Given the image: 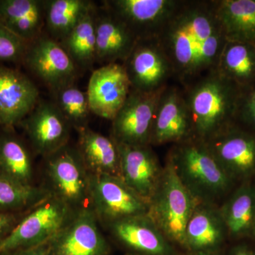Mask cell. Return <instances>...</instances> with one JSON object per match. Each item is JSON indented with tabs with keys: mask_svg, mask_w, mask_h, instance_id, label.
I'll return each mask as SVG.
<instances>
[{
	"mask_svg": "<svg viewBox=\"0 0 255 255\" xmlns=\"http://www.w3.org/2000/svg\"><path fill=\"white\" fill-rule=\"evenodd\" d=\"M156 39L183 87L216 70L227 41L216 0H183Z\"/></svg>",
	"mask_w": 255,
	"mask_h": 255,
	"instance_id": "6da1fadb",
	"label": "cell"
},
{
	"mask_svg": "<svg viewBox=\"0 0 255 255\" xmlns=\"http://www.w3.org/2000/svg\"><path fill=\"white\" fill-rule=\"evenodd\" d=\"M241 92L216 70L183 87L193 137L206 141L235 123Z\"/></svg>",
	"mask_w": 255,
	"mask_h": 255,
	"instance_id": "7a4b0ae2",
	"label": "cell"
},
{
	"mask_svg": "<svg viewBox=\"0 0 255 255\" xmlns=\"http://www.w3.org/2000/svg\"><path fill=\"white\" fill-rule=\"evenodd\" d=\"M168 158L181 182L197 202L216 200L229 187L231 178L201 139L192 137L176 143Z\"/></svg>",
	"mask_w": 255,
	"mask_h": 255,
	"instance_id": "3957f363",
	"label": "cell"
},
{
	"mask_svg": "<svg viewBox=\"0 0 255 255\" xmlns=\"http://www.w3.org/2000/svg\"><path fill=\"white\" fill-rule=\"evenodd\" d=\"M197 201L181 182L170 159L149 201L148 215L167 240L185 247L186 228Z\"/></svg>",
	"mask_w": 255,
	"mask_h": 255,
	"instance_id": "277c9868",
	"label": "cell"
},
{
	"mask_svg": "<svg viewBox=\"0 0 255 255\" xmlns=\"http://www.w3.org/2000/svg\"><path fill=\"white\" fill-rule=\"evenodd\" d=\"M75 213L51 194L33 206L0 242V255L48 243L65 227Z\"/></svg>",
	"mask_w": 255,
	"mask_h": 255,
	"instance_id": "5b68a950",
	"label": "cell"
},
{
	"mask_svg": "<svg viewBox=\"0 0 255 255\" xmlns=\"http://www.w3.org/2000/svg\"><path fill=\"white\" fill-rule=\"evenodd\" d=\"M50 194L74 211L90 207L89 173L78 149L68 145L46 157Z\"/></svg>",
	"mask_w": 255,
	"mask_h": 255,
	"instance_id": "8992f818",
	"label": "cell"
},
{
	"mask_svg": "<svg viewBox=\"0 0 255 255\" xmlns=\"http://www.w3.org/2000/svg\"><path fill=\"white\" fill-rule=\"evenodd\" d=\"M90 207L97 219L110 225L126 218L147 215L149 202L121 177L90 174Z\"/></svg>",
	"mask_w": 255,
	"mask_h": 255,
	"instance_id": "52a82bcc",
	"label": "cell"
},
{
	"mask_svg": "<svg viewBox=\"0 0 255 255\" xmlns=\"http://www.w3.org/2000/svg\"><path fill=\"white\" fill-rule=\"evenodd\" d=\"M166 87L149 93L130 90L112 121V137L116 142L130 145H150L156 108Z\"/></svg>",
	"mask_w": 255,
	"mask_h": 255,
	"instance_id": "ba28073f",
	"label": "cell"
},
{
	"mask_svg": "<svg viewBox=\"0 0 255 255\" xmlns=\"http://www.w3.org/2000/svg\"><path fill=\"white\" fill-rule=\"evenodd\" d=\"M183 0H109L105 7L130 28L139 39L157 38Z\"/></svg>",
	"mask_w": 255,
	"mask_h": 255,
	"instance_id": "9c48e42d",
	"label": "cell"
},
{
	"mask_svg": "<svg viewBox=\"0 0 255 255\" xmlns=\"http://www.w3.org/2000/svg\"><path fill=\"white\" fill-rule=\"evenodd\" d=\"M123 65L131 90L155 92L169 85L173 68L156 38L139 39Z\"/></svg>",
	"mask_w": 255,
	"mask_h": 255,
	"instance_id": "30bf717a",
	"label": "cell"
},
{
	"mask_svg": "<svg viewBox=\"0 0 255 255\" xmlns=\"http://www.w3.org/2000/svg\"><path fill=\"white\" fill-rule=\"evenodd\" d=\"M204 142L230 178L246 177L255 170V134L238 124H231Z\"/></svg>",
	"mask_w": 255,
	"mask_h": 255,
	"instance_id": "8fae6325",
	"label": "cell"
},
{
	"mask_svg": "<svg viewBox=\"0 0 255 255\" xmlns=\"http://www.w3.org/2000/svg\"><path fill=\"white\" fill-rule=\"evenodd\" d=\"M23 60L53 92L75 81L76 64L61 43L53 38L41 36L28 43Z\"/></svg>",
	"mask_w": 255,
	"mask_h": 255,
	"instance_id": "7c38bea8",
	"label": "cell"
},
{
	"mask_svg": "<svg viewBox=\"0 0 255 255\" xmlns=\"http://www.w3.org/2000/svg\"><path fill=\"white\" fill-rule=\"evenodd\" d=\"M90 207L79 210L50 243L49 255H108L110 246Z\"/></svg>",
	"mask_w": 255,
	"mask_h": 255,
	"instance_id": "4fadbf2b",
	"label": "cell"
},
{
	"mask_svg": "<svg viewBox=\"0 0 255 255\" xmlns=\"http://www.w3.org/2000/svg\"><path fill=\"white\" fill-rule=\"evenodd\" d=\"M131 90L123 64L103 65L92 73L87 97L92 113L112 121Z\"/></svg>",
	"mask_w": 255,
	"mask_h": 255,
	"instance_id": "5bb4252c",
	"label": "cell"
},
{
	"mask_svg": "<svg viewBox=\"0 0 255 255\" xmlns=\"http://www.w3.org/2000/svg\"><path fill=\"white\" fill-rule=\"evenodd\" d=\"M192 137V126L183 90L169 85L157 103L150 145L176 144Z\"/></svg>",
	"mask_w": 255,
	"mask_h": 255,
	"instance_id": "9a60e30c",
	"label": "cell"
},
{
	"mask_svg": "<svg viewBox=\"0 0 255 255\" xmlns=\"http://www.w3.org/2000/svg\"><path fill=\"white\" fill-rule=\"evenodd\" d=\"M21 124L34 150L45 157L68 145L70 125L55 103L38 102Z\"/></svg>",
	"mask_w": 255,
	"mask_h": 255,
	"instance_id": "2e32d148",
	"label": "cell"
},
{
	"mask_svg": "<svg viewBox=\"0 0 255 255\" xmlns=\"http://www.w3.org/2000/svg\"><path fill=\"white\" fill-rule=\"evenodd\" d=\"M39 102V92L24 74L0 67V126L21 124Z\"/></svg>",
	"mask_w": 255,
	"mask_h": 255,
	"instance_id": "e0dca14e",
	"label": "cell"
},
{
	"mask_svg": "<svg viewBox=\"0 0 255 255\" xmlns=\"http://www.w3.org/2000/svg\"><path fill=\"white\" fill-rule=\"evenodd\" d=\"M117 144L120 157L121 178L132 191L149 202L162 171L155 154L150 145Z\"/></svg>",
	"mask_w": 255,
	"mask_h": 255,
	"instance_id": "ac0fdd59",
	"label": "cell"
},
{
	"mask_svg": "<svg viewBox=\"0 0 255 255\" xmlns=\"http://www.w3.org/2000/svg\"><path fill=\"white\" fill-rule=\"evenodd\" d=\"M96 60L105 65L124 63L139 38L127 25L104 6L96 13Z\"/></svg>",
	"mask_w": 255,
	"mask_h": 255,
	"instance_id": "d6986e66",
	"label": "cell"
},
{
	"mask_svg": "<svg viewBox=\"0 0 255 255\" xmlns=\"http://www.w3.org/2000/svg\"><path fill=\"white\" fill-rule=\"evenodd\" d=\"M128 248L147 255H171L172 248L148 215L132 216L109 225Z\"/></svg>",
	"mask_w": 255,
	"mask_h": 255,
	"instance_id": "ffe728a7",
	"label": "cell"
},
{
	"mask_svg": "<svg viewBox=\"0 0 255 255\" xmlns=\"http://www.w3.org/2000/svg\"><path fill=\"white\" fill-rule=\"evenodd\" d=\"M46 1L0 0V22L27 43L41 36L46 24Z\"/></svg>",
	"mask_w": 255,
	"mask_h": 255,
	"instance_id": "44dd1931",
	"label": "cell"
},
{
	"mask_svg": "<svg viewBox=\"0 0 255 255\" xmlns=\"http://www.w3.org/2000/svg\"><path fill=\"white\" fill-rule=\"evenodd\" d=\"M78 150L89 173L121 177L120 157L117 142L88 127L78 129Z\"/></svg>",
	"mask_w": 255,
	"mask_h": 255,
	"instance_id": "7402d4cb",
	"label": "cell"
},
{
	"mask_svg": "<svg viewBox=\"0 0 255 255\" xmlns=\"http://www.w3.org/2000/svg\"><path fill=\"white\" fill-rule=\"evenodd\" d=\"M226 228L221 213L206 204H196L186 228V248L210 253L222 243Z\"/></svg>",
	"mask_w": 255,
	"mask_h": 255,
	"instance_id": "603a6c76",
	"label": "cell"
},
{
	"mask_svg": "<svg viewBox=\"0 0 255 255\" xmlns=\"http://www.w3.org/2000/svg\"><path fill=\"white\" fill-rule=\"evenodd\" d=\"M216 11L227 41L255 45V0H216Z\"/></svg>",
	"mask_w": 255,
	"mask_h": 255,
	"instance_id": "cb8c5ba5",
	"label": "cell"
},
{
	"mask_svg": "<svg viewBox=\"0 0 255 255\" xmlns=\"http://www.w3.org/2000/svg\"><path fill=\"white\" fill-rule=\"evenodd\" d=\"M216 70L242 90L255 85V45L226 41Z\"/></svg>",
	"mask_w": 255,
	"mask_h": 255,
	"instance_id": "d4e9b609",
	"label": "cell"
},
{
	"mask_svg": "<svg viewBox=\"0 0 255 255\" xmlns=\"http://www.w3.org/2000/svg\"><path fill=\"white\" fill-rule=\"evenodd\" d=\"M33 165L29 152L18 137L0 133V175L24 185H32Z\"/></svg>",
	"mask_w": 255,
	"mask_h": 255,
	"instance_id": "484cf974",
	"label": "cell"
},
{
	"mask_svg": "<svg viewBox=\"0 0 255 255\" xmlns=\"http://www.w3.org/2000/svg\"><path fill=\"white\" fill-rule=\"evenodd\" d=\"M45 21L53 39L63 41L85 15L95 8L87 0H47Z\"/></svg>",
	"mask_w": 255,
	"mask_h": 255,
	"instance_id": "4316f807",
	"label": "cell"
},
{
	"mask_svg": "<svg viewBox=\"0 0 255 255\" xmlns=\"http://www.w3.org/2000/svg\"><path fill=\"white\" fill-rule=\"evenodd\" d=\"M96 9L81 18L62 41V46L76 64L89 66L96 60Z\"/></svg>",
	"mask_w": 255,
	"mask_h": 255,
	"instance_id": "83f0119b",
	"label": "cell"
},
{
	"mask_svg": "<svg viewBox=\"0 0 255 255\" xmlns=\"http://www.w3.org/2000/svg\"><path fill=\"white\" fill-rule=\"evenodd\" d=\"M221 214L233 236L251 232L255 226V191L251 188H241L223 206Z\"/></svg>",
	"mask_w": 255,
	"mask_h": 255,
	"instance_id": "f1b7e54d",
	"label": "cell"
},
{
	"mask_svg": "<svg viewBox=\"0 0 255 255\" xmlns=\"http://www.w3.org/2000/svg\"><path fill=\"white\" fill-rule=\"evenodd\" d=\"M50 195L48 189L24 185L0 175V211L14 212L33 208Z\"/></svg>",
	"mask_w": 255,
	"mask_h": 255,
	"instance_id": "f546056e",
	"label": "cell"
},
{
	"mask_svg": "<svg viewBox=\"0 0 255 255\" xmlns=\"http://www.w3.org/2000/svg\"><path fill=\"white\" fill-rule=\"evenodd\" d=\"M53 92L55 105L70 127H75L77 130L87 127L89 117L92 112L87 92H82L72 83L60 87Z\"/></svg>",
	"mask_w": 255,
	"mask_h": 255,
	"instance_id": "4dcf8cb0",
	"label": "cell"
},
{
	"mask_svg": "<svg viewBox=\"0 0 255 255\" xmlns=\"http://www.w3.org/2000/svg\"><path fill=\"white\" fill-rule=\"evenodd\" d=\"M235 123L255 134V85L242 90Z\"/></svg>",
	"mask_w": 255,
	"mask_h": 255,
	"instance_id": "1f68e13d",
	"label": "cell"
},
{
	"mask_svg": "<svg viewBox=\"0 0 255 255\" xmlns=\"http://www.w3.org/2000/svg\"><path fill=\"white\" fill-rule=\"evenodd\" d=\"M28 44L6 28H0V61L23 59Z\"/></svg>",
	"mask_w": 255,
	"mask_h": 255,
	"instance_id": "d6a6232c",
	"label": "cell"
},
{
	"mask_svg": "<svg viewBox=\"0 0 255 255\" xmlns=\"http://www.w3.org/2000/svg\"><path fill=\"white\" fill-rule=\"evenodd\" d=\"M18 221L14 212L0 211V242L9 235Z\"/></svg>",
	"mask_w": 255,
	"mask_h": 255,
	"instance_id": "836d02e7",
	"label": "cell"
},
{
	"mask_svg": "<svg viewBox=\"0 0 255 255\" xmlns=\"http://www.w3.org/2000/svg\"><path fill=\"white\" fill-rule=\"evenodd\" d=\"M50 241L32 248L7 252L1 255H49Z\"/></svg>",
	"mask_w": 255,
	"mask_h": 255,
	"instance_id": "e575fe53",
	"label": "cell"
},
{
	"mask_svg": "<svg viewBox=\"0 0 255 255\" xmlns=\"http://www.w3.org/2000/svg\"><path fill=\"white\" fill-rule=\"evenodd\" d=\"M233 255H252L249 251H247L245 248H239L236 250Z\"/></svg>",
	"mask_w": 255,
	"mask_h": 255,
	"instance_id": "d590c367",
	"label": "cell"
},
{
	"mask_svg": "<svg viewBox=\"0 0 255 255\" xmlns=\"http://www.w3.org/2000/svg\"><path fill=\"white\" fill-rule=\"evenodd\" d=\"M195 255H214L211 254L210 253H198L197 254Z\"/></svg>",
	"mask_w": 255,
	"mask_h": 255,
	"instance_id": "8d00e7d4",
	"label": "cell"
},
{
	"mask_svg": "<svg viewBox=\"0 0 255 255\" xmlns=\"http://www.w3.org/2000/svg\"><path fill=\"white\" fill-rule=\"evenodd\" d=\"M1 27H4V26H3L2 24H1V22H0V28H1Z\"/></svg>",
	"mask_w": 255,
	"mask_h": 255,
	"instance_id": "74e56055",
	"label": "cell"
}]
</instances>
